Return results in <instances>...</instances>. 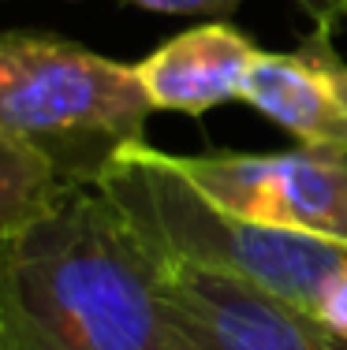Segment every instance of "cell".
<instances>
[{"label":"cell","instance_id":"cell-1","mask_svg":"<svg viewBox=\"0 0 347 350\" xmlns=\"http://www.w3.org/2000/svg\"><path fill=\"white\" fill-rule=\"evenodd\" d=\"M4 350H187L164 265L97 187L0 243Z\"/></svg>","mask_w":347,"mask_h":350},{"label":"cell","instance_id":"cell-2","mask_svg":"<svg viewBox=\"0 0 347 350\" xmlns=\"http://www.w3.org/2000/svg\"><path fill=\"white\" fill-rule=\"evenodd\" d=\"M97 190L161 265L258 283L310 313L329 276L347 261V239L277 228L209 202L153 146L127 149Z\"/></svg>","mask_w":347,"mask_h":350},{"label":"cell","instance_id":"cell-3","mask_svg":"<svg viewBox=\"0 0 347 350\" xmlns=\"http://www.w3.org/2000/svg\"><path fill=\"white\" fill-rule=\"evenodd\" d=\"M150 116L135 64L56 34L0 30V135L71 190L97 187L127 149L146 146Z\"/></svg>","mask_w":347,"mask_h":350},{"label":"cell","instance_id":"cell-4","mask_svg":"<svg viewBox=\"0 0 347 350\" xmlns=\"http://www.w3.org/2000/svg\"><path fill=\"white\" fill-rule=\"evenodd\" d=\"M209 202L261 224L347 239V153L299 146L287 153H168Z\"/></svg>","mask_w":347,"mask_h":350},{"label":"cell","instance_id":"cell-5","mask_svg":"<svg viewBox=\"0 0 347 350\" xmlns=\"http://www.w3.org/2000/svg\"><path fill=\"white\" fill-rule=\"evenodd\" d=\"M164 298L187 350H347L310 310L235 276L164 265Z\"/></svg>","mask_w":347,"mask_h":350},{"label":"cell","instance_id":"cell-6","mask_svg":"<svg viewBox=\"0 0 347 350\" xmlns=\"http://www.w3.org/2000/svg\"><path fill=\"white\" fill-rule=\"evenodd\" d=\"M261 49L243 30L209 19L157 45L135 75L150 97L153 112L205 116L209 108L239 101L243 79Z\"/></svg>","mask_w":347,"mask_h":350},{"label":"cell","instance_id":"cell-7","mask_svg":"<svg viewBox=\"0 0 347 350\" xmlns=\"http://www.w3.org/2000/svg\"><path fill=\"white\" fill-rule=\"evenodd\" d=\"M239 101L287 131L299 146L347 153V105L307 41L292 53L261 49L243 79Z\"/></svg>","mask_w":347,"mask_h":350},{"label":"cell","instance_id":"cell-8","mask_svg":"<svg viewBox=\"0 0 347 350\" xmlns=\"http://www.w3.org/2000/svg\"><path fill=\"white\" fill-rule=\"evenodd\" d=\"M71 187L30 149L0 135V243L49 216Z\"/></svg>","mask_w":347,"mask_h":350},{"label":"cell","instance_id":"cell-9","mask_svg":"<svg viewBox=\"0 0 347 350\" xmlns=\"http://www.w3.org/2000/svg\"><path fill=\"white\" fill-rule=\"evenodd\" d=\"M313 317L325 324L329 332L347 339V261L329 276V283L321 287L318 306H313Z\"/></svg>","mask_w":347,"mask_h":350},{"label":"cell","instance_id":"cell-10","mask_svg":"<svg viewBox=\"0 0 347 350\" xmlns=\"http://www.w3.org/2000/svg\"><path fill=\"white\" fill-rule=\"evenodd\" d=\"M131 8H146V12H164V15H209V19H224L243 0H120Z\"/></svg>","mask_w":347,"mask_h":350},{"label":"cell","instance_id":"cell-11","mask_svg":"<svg viewBox=\"0 0 347 350\" xmlns=\"http://www.w3.org/2000/svg\"><path fill=\"white\" fill-rule=\"evenodd\" d=\"M310 45V53L321 60V68L329 71V79H333V86H336V94L344 97V105H347V60L340 53H336V45H333V30H318L313 27V34L310 38H303Z\"/></svg>","mask_w":347,"mask_h":350},{"label":"cell","instance_id":"cell-12","mask_svg":"<svg viewBox=\"0 0 347 350\" xmlns=\"http://www.w3.org/2000/svg\"><path fill=\"white\" fill-rule=\"evenodd\" d=\"M313 23L318 30H340L347 23V0H287Z\"/></svg>","mask_w":347,"mask_h":350},{"label":"cell","instance_id":"cell-13","mask_svg":"<svg viewBox=\"0 0 347 350\" xmlns=\"http://www.w3.org/2000/svg\"><path fill=\"white\" fill-rule=\"evenodd\" d=\"M0 350H4V336H0Z\"/></svg>","mask_w":347,"mask_h":350}]
</instances>
